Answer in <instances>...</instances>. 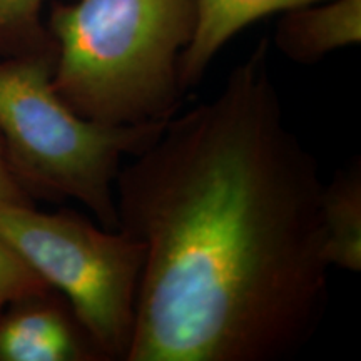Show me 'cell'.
<instances>
[{"mask_svg": "<svg viewBox=\"0 0 361 361\" xmlns=\"http://www.w3.org/2000/svg\"><path fill=\"white\" fill-rule=\"evenodd\" d=\"M197 20L192 40L179 59L183 92L204 79L207 67L233 37L255 22L273 13L319 2V0H196Z\"/></svg>", "mask_w": 361, "mask_h": 361, "instance_id": "cell-7", "label": "cell"}, {"mask_svg": "<svg viewBox=\"0 0 361 361\" xmlns=\"http://www.w3.org/2000/svg\"><path fill=\"white\" fill-rule=\"evenodd\" d=\"M0 204L34 206L32 196L25 191L8 164L2 141H0Z\"/></svg>", "mask_w": 361, "mask_h": 361, "instance_id": "cell-11", "label": "cell"}, {"mask_svg": "<svg viewBox=\"0 0 361 361\" xmlns=\"http://www.w3.org/2000/svg\"><path fill=\"white\" fill-rule=\"evenodd\" d=\"M64 301L51 290L0 311V361H106Z\"/></svg>", "mask_w": 361, "mask_h": 361, "instance_id": "cell-5", "label": "cell"}, {"mask_svg": "<svg viewBox=\"0 0 361 361\" xmlns=\"http://www.w3.org/2000/svg\"><path fill=\"white\" fill-rule=\"evenodd\" d=\"M56 54L0 59V141L30 196L74 200L117 231L114 183L126 157L141 152L168 121L102 126L71 111L54 87Z\"/></svg>", "mask_w": 361, "mask_h": 361, "instance_id": "cell-3", "label": "cell"}, {"mask_svg": "<svg viewBox=\"0 0 361 361\" xmlns=\"http://www.w3.org/2000/svg\"><path fill=\"white\" fill-rule=\"evenodd\" d=\"M44 0H0V42L12 56L56 54L47 29L40 24Z\"/></svg>", "mask_w": 361, "mask_h": 361, "instance_id": "cell-9", "label": "cell"}, {"mask_svg": "<svg viewBox=\"0 0 361 361\" xmlns=\"http://www.w3.org/2000/svg\"><path fill=\"white\" fill-rule=\"evenodd\" d=\"M0 311H2V308H0Z\"/></svg>", "mask_w": 361, "mask_h": 361, "instance_id": "cell-12", "label": "cell"}, {"mask_svg": "<svg viewBox=\"0 0 361 361\" xmlns=\"http://www.w3.org/2000/svg\"><path fill=\"white\" fill-rule=\"evenodd\" d=\"M52 288L0 238V308Z\"/></svg>", "mask_w": 361, "mask_h": 361, "instance_id": "cell-10", "label": "cell"}, {"mask_svg": "<svg viewBox=\"0 0 361 361\" xmlns=\"http://www.w3.org/2000/svg\"><path fill=\"white\" fill-rule=\"evenodd\" d=\"M274 47L301 66L361 44V0H319L281 12Z\"/></svg>", "mask_w": 361, "mask_h": 361, "instance_id": "cell-6", "label": "cell"}, {"mask_svg": "<svg viewBox=\"0 0 361 361\" xmlns=\"http://www.w3.org/2000/svg\"><path fill=\"white\" fill-rule=\"evenodd\" d=\"M196 0L56 2L52 82L71 111L102 126L168 121L180 111L179 59L192 40Z\"/></svg>", "mask_w": 361, "mask_h": 361, "instance_id": "cell-2", "label": "cell"}, {"mask_svg": "<svg viewBox=\"0 0 361 361\" xmlns=\"http://www.w3.org/2000/svg\"><path fill=\"white\" fill-rule=\"evenodd\" d=\"M0 238L61 293L106 361L129 353L144 247L75 211L0 204Z\"/></svg>", "mask_w": 361, "mask_h": 361, "instance_id": "cell-4", "label": "cell"}, {"mask_svg": "<svg viewBox=\"0 0 361 361\" xmlns=\"http://www.w3.org/2000/svg\"><path fill=\"white\" fill-rule=\"evenodd\" d=\"M319 218L323 258L329 268L361 271V164L351 161L323 183Z\"/></svg>", "mask_w": 361, "mask_h": 361, "instance_id": "cell-8", "label": "cell"}, {"mask_svg": "<svg viewBox=\"0 0 361 361\" xmlns=\"http://www.w3.org/2000/svg\"><path fill=\"white\" fill-rule=\"evenodd\" d=\"M263 37L114 183L144 247L126 361H281L328 305L319 162L284 119Z\"/></svg>", "mask_w": 361, "mask_h": 361, "instance_id": "cell-1", "label": "cell"}]
</instances>
